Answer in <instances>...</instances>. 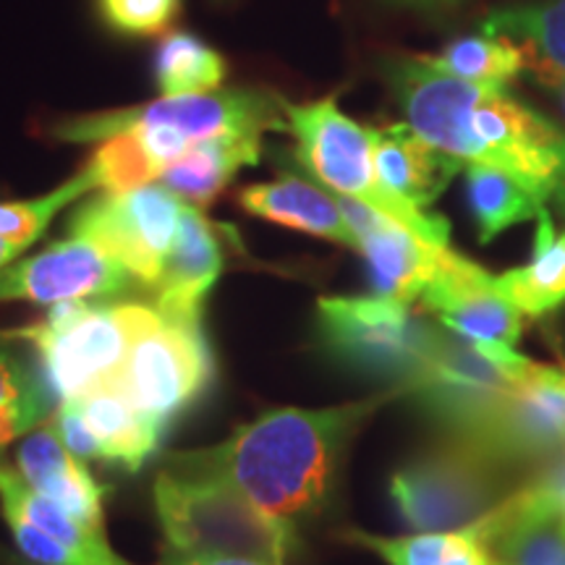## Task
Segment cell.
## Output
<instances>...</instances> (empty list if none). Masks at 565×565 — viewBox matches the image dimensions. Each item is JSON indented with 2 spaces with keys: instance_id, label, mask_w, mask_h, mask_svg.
I'll return each mask as SVG.
<instances>
[{
  "instance_id": "obj_1",
  "label": "cell",
  "mask_w": 565,
  "mask_h": 565,
  "mask_svg": "<svg viewBox=\"0 0 565 565\" xmlns=\"http://www.w3.org/2000/svg\"><path fill=\"white\" fill-rule=\"evenodd\" d=\"M406 387L330 408H273L212 448L168 458L166 466L223 479L249 503L294 526L320 511L353 435Z\"/></svg>"
},
{
  "instance_id": "obj_2",
  "label": "cell",
  "mask_w": 565,
  "mask_h": 565,
  "mask_svg": "<svg viewBox=\"0 0 565 565\" xmlns=\"http://www.w3.org/2000/svg\"><path fill=\"white\" fill-rule=\"evenodd\" d=\"M385 76L406 124L463 166L511 173L547 207L565 212V134L503 89L454 79L419 58H393Z\"/></svg>"
},
{
  "instance_id": "obj_3",
  "label": "cell",
  "mask_w": 565,
  "mask_h": 565,
  "mask_svg": "<svg viewBox=\"0 0 565 565\" xmlns=\"http://www.w3.org/2000/svg\"><path fill=\"white\" fill-rule=\"evenodd\" d=\"M166 547L194 555H242L286 565L291 524L273 519L223 479L166 469L154 482Z\"/></svg>"
},
{
  "instance_id": "obj_4",
  "label": "cell",
  "mask_w": 565,
  "mask_h": 565,
  "mask_svg": "<svg viewBox=\"0 0 565 565\" xmlns=\"http://www.w3.org/2000/svg\"><path fill=\"white\" fill-rule=\"evenodd\" d=\"M288 131L296 137V162L317 183L393 217L435 246H448L450 225L440 215L414 207L383 186L374 168L372 129H364L338 108L333 97L291 105L282 100Z\"/></svg>"
},
{
  "instance_id": "obj_5",
  "label": "cell",
  "mask_w": 565,
  "mask_h": 565,
  "mask_svg": "<svg viewBox=\"0 0 565 565\" xmlns=\"http://www.w3.org/2000/svg\"><path fill=\"white\" fill-rule=\"evenodd\" d=\"M158 320L160 312L152 303L66 301L51 307L42 322L13 335L32 345L51 391L68 401L108 385L134 341Z\"/></svg>"
},
{
  "instance_id": "obj_6",
  "label": "cell",
  "mask_w": 565,
  "mask_h": 565,
  "mask_svg": "<svg viewBox=\"0 0 565 565\" xmlns=\"http://www.w3.org/2000/svg\"><path fill=\"white\" fill-rule=\"evenodd\" d=\"M524 484L475 445L448 437L412 458L391 479L393 503L416 532H456L484 519Z\"/></svg>"
},
{
  "instance_id": "obj_7",
  "label": "cell",
  "mask_w": 565,
  "mask_h": 565,
  "mask_svg": "<svg viewBox=\"0 0 565 565\" xmlns=\"http://www.w3.org/2000/svg\"><path fill=\"white\" fill-rule=\"evenodd\" d=\"M317 322L324 349L351 372L406 387L422 377L440 330L385 296H322Z\"/></svg>"
},
{
  "instance_id": "obj_8",
  "label": "cell",
  "mask_w": 565,
  "mask_h": 565,
  "mask_svg": "<svg viewBox=\"0 0 565 565\" xmlns=\"http://www.w3.org/2000/svg\"><path fill=\"white\" fill-rule=\"evenodd\" d=\"M134 126H168L183 134L192 145L225 134L286 131L282 100L259 89H217L210 95L162 97L139 108L92 113L53 126V137L71 145L105 141Z\"/></svg>"
},
{
  "instance_id": "obj_9",
  "label": "cell",
  "mask_w": 565,
  "mask_h": 565,
  "mask_svg": "<svg viewBox=\"0 0 565 565\" xmlns=\"http://www.w3.org/2000/svg\"><path fill=\"white\" fill-rule=\"evenodd\" d=\"M186 202L162 183L105 192L71 215V236H82L116 257L139 286H158L171 257Z\"/></svg>"
},
{
  "instance_id": "obj_10",
  "label": "cell",
  "mask_w": 565,
  "mask_h": 565,
  "mask_svg": "<svg viewBox=\"0 0 565 565\" xmlns=\"http://www.w3.org/2000/svg\"><path fill=\"white\" fill-rule=\"evenodd\" d=\"M212 380V356L202 328L160 320L134 341L121 370L108 385L141 412L171 422L204 393Z\"/></svg>"
},
{
  "instance_id": "obj_11",
  "label": "cell",
  "mask_w": 565,
  "mask_h": 565,
  "mask_svg": "<svg viewBox=\"0 0 565 565\" xmlns=\"http://www.w3.org/2000/svg\"><path fill=\"white\" fill-rule=\"evenodd\" d=\"M461 443L475 445L526 482L534 469L565 454V372L529 366L492 419Z\"/></svg>"
},
{
  "instance_id": "obj_12",
  "label": "cell",
  "mask_w": 565,
  "mask_h": 565,
  "mask_svg": "<svg viewBox=\"0 0 565 565\" xmlns=\"http://www.w3.org/2000/svg\"><path fill=\"white\" fill-rule=\"evenodd\" d=\"M137 286V278L103 246L71 233L45 252L0 270V301H30L40 307L116 299Z\"/></svg>"
},
{
  "instance_id": "obj_13",
  "label": "cell",
  "mask_w": 565,
  "mask_h": 565,
  "mask_svg": "<svg viewBox=\"0 0 565 565\" xmlns=\"http://www.w3.org/2000/svg\"><path fill=\"white\" fill-rule=\"evenodd\" d=\"M55 427L82 461H105L137 471L158 450L166 419L141 412L113 385H100L76 398L61 401Z\"/></svg>"
},
{
  "instance_id": "obj_14",
  "label": "cell",
  "mask_w": 565,
  "mask_h": 565,
  "mask_svg": "<svg viewBox=\"0 0 565 565\" xmlns=\"http://www.w3.org/2000/svg\"><path fill=\"white\" fill-rule=\"evenodd\" d=\"M422 303L450 333L477 345L515 349L521 338V312L500 291L498 278L454 249L424 288Z\"/></svg>"
},
{
  "instance_id": "obj_15",
  "label": "cell",
  "mask_w": 565,
  "mask_h": 565,
  "mask_svg": "<svg viewBox=\"0 0 565 565\" xmlns=\"http://www.w3.org/2000/svg\"><path fill=\"white\" fill-rule=\"evenodd\" d=\"M345 223L351 225L359 242V252L370 265V280L374 296L414 303L422 299L424 288L433 282L440 270L450 246H435L408 231L383 212L353 202L349 196H338Z\"/></svg>"
},
{
  "instance_id": "obj_16",
  "label": "cell",
  "mask_w": 565,
  "mask_h": 565,
  "mask_svg": "<svg viewBox=\"0 0 565 565\" xmlns=\"http://www.w3.org/2000/svg\"><path fill=\"white\" fill-rule=\"evenodd\" d=\"M469 529L490 565H565V505L529 484Z\"/></svg>"
},
{
  "instance_id": "obj_17",
  "label": "cell",
  "mask_w": 565,
  "mask_h": 565,
  "mask_svg": "<svg viewBox=\"0 0 565 565\" xmlns=\"http://www.w3.org/2000/svg\"><path fill=\"white\" fill-rule=\"evenodd\" d=\"M223 249L202 210L186 204L173 252L158 286L152 288V307L166 320L202 328V303L221 278Z\"/></svg>"
},
{
  "instance_id": "obj_18",
  "label": "cell",
  "mask_w": 565,
  "mask_h": 565,
  "mask_svg": "<svg viewBox=\"0 0 565 565\" xmlns=\"http://www.w3.org/2000/svg\"><path fill=\"white\" fill-rule=\"evenodd\" d=\"M17 469L32 490L66 508L87 526L103 532V487L95 482L82 458L71 454L53 416L21 437Z\"/></svg>"
},
{
  "instance_id": "obj_19",
  "label": "cell",
  "mask_w": 565,
  "mask_h": 565,
  "mask_svg": "<svg viewBox=\"0 0 565 565\" xmlns=\"http://www.w3.org/2000/svg\"><path fill=\"white\" fill-rule=\"evenodd\" d=\"M238 204L254 217L359 249L338 194L328 192L309 173H282L275 181L252 183L238 194Z\"/></svg>"
},
{
  "instance_id": "obj_20",
  "label": "cell",
  "mask_w": 565,
  "mask_h": 565,
  "mask_svg": "<svg viewBox=\"0 0 565 565\" xmlns=\"http://www.w3.org/2000/svg\"><path fill=\"white\" fill-rule=\"evenodd\" d=\"M372 145L383 186L419 210L435 204L463 166L454 154L424 141L408 124L372 129Z\"/></svg>"
},
{
  "instance_id": "obj_21",
  "label": "cell",
  "mask_w": 565,
  "mask_h": 565,
  "mask_svg": "<svg viewBox=\"0 0 565 565\" xmlns=\"http://www.w3.org/2000/svg\"><path fill=\"white\" fill-rule=\"evenodd\" d=\"M263 160L259 134H225L189 147L160 175L162 186L183 202L202 210L228 186V181L246 166Z\"/></svg>"
},
{
  "instance_id": "obj_22",
  "label": "cell",
  "mask_w": 565,
  "mask_h": 565,
  "mask_svg": "<svg viewBox=\"0 0 565 565\" xmlns=\"http://www.w3.org/2000/svg\"><path fill=\"white\" fill-rule=\"evenodd\" d=\"M0 508L19 513L21 519H26L30 524L42 529V532L61 540L63 545L89 555L97 565H131L121 555L113 553L103 532L87 526L76 515H71L66 508H61L53 500H47L45 494L32 490L26 479L19 475V469H13L6 461L3 454H0Z\"/></svg>"
},
{
  "instance_id": "obj_23",
  "label": "cell",
  "mask_w": 565,
  "mask_h": 565,
  "mask_svg": "<svg viewBox=\"0 0 565 565\" xmlns=\"http://www.w3.org/2000/svg\"><path fill=\"white\" fill-rule=\"evenodd\" d=\"M17 338H0V450L45 424L53 412V391L42 366L13 345Z\"/></svg>"
},
{
  "instance_id": "obj_24",
  "label": "cell",
  "mask_w": 565,
  "mask_h": 565,
  "mask_svg": "<svg viewBox=\"0 0 565 565\" xmlns=\"http://www.w3.org/2000/svg\"><path fill=\"white\" fill-rule=\"evenodd\" d=\"M529 265L498 275V286L521 315L542 317L565 303V233L557 236L547 207L536 215Z\"/></svg>"
},
{
  "instance_id": "obj_25",
  "label": "cell",
  "mask_w": 565,
  "mask_h": 565,
  "mask_svg": "<svg viewBox=\"0 0 565 565\" xmlns=\"http://www.w3.org/2000/svg\"><path fill=\"white\" fill-rule=\"evenodd\" d=\"M484 32L519 40L526 63L545 79L565 82V0L498 9L484 19Z\"/></svg>"
},
{
  "instance_id": "obj_26",
  "label": "cell",
  "mask_w": 565,
  "mask_h": 565,
  "mask_svg": "<svg viewBox=\"0 0 565 565\" xmlns=\"http://www.w3.org/2000/svg\"><path fill=\"white\" fill-rule=\"evenodd\" d=\"M466 194H469V207L475 212L482 244H490L511 225L532 221L545 210V204L536 200L524 183L484 162L466 166Z\"/></svg>"
},
{
  "instance_id": "obj_27",
  "label": "cell",
  "mask_w": 565,
  "mask_h": 565,
  "mask_svg": "<svg viewBox=\"0 0 565 565\" xmlns=\"http://www.w3.org/2000/svg\"><path fill=\"white\" fill-rule=\"evenodd\" d=\"M424 61L443 74L454 76V79L492 89H503L526 66V55L521 45L500 38V34L461 38L443 47L437 55H424Z\"/></svg>"
},
{
  "instance_id": "obj_28",
  "label": "cell",
  "mask_w": 565,
  "mask_h": 565,
  "mask_svg": "<svg viewBox=\"0 0 565 565\" xmlns=\"http://www.w3.org/2000/svg\"><path fill=\"white\" fill-rule=\"evenodd\" d=\"M225 61L189 32L168 34L154 53V82L162 97L210 95L225 82Z\"/></svg>"
},
{
  "instance_id": "obj_29",
  "label": "cell",
  "mask_w": 565,
  "mask_h": 565,
  "mask_svg": "<svg viewBox=\"0 0 565 565\" xmlns=\"http://www.w3.org/2000/svg\"><path fill=\"white\" fill-rule=\"evenodd\" d=\"M387 565H490V555L469 526L456 532H419L412 536H374L351 532Z\"/></svg>"
},
{
  "instance_id": "obj_30",
  "label": "cell",
  "mask_w": 565,
  "mask_h": 565,
  "mask_svg": "<svg viewBox=\"0 0 565 565\" xmlns=\"http://www.w3.org/2000/svg\"><path fill=\"white\" fill-rule=\"evenodd\" d=\"M84 168L95 175L97 189H105L110 194L158 183L162 175V166L147 150L145 139L139 137L137 129H126L116 137L100 141V147Z\"/></svg>"
},
{
  "instance_id": "obj_31",
  "label": "cell",
  "mask_w": 565,
  "mask_h": 565,
  "mask_svg": "<svg viewBox=\"0 0 565 565\" xmlns=\"http://www.w3.org/2000/svg\"><path fill=\"white\" fill-rule=\"evenodd\" d=\"M89 189H97L95 175L87 168L82 173L71 175L66 183L55 186L53 192L34 196V200L0 202V236L9 242L19 254L38 242L47 225L63 207L79 200Z\"/></svg>"
},
{
  "instance_id": "obj_32",
  "label": "cell",
  "mask_w": 565,
  "mask_h": 565,
  "mask_svg": "<svg viewBox=\"0 0 565 565\" xmlns=\"http://www.w3.org/2000/svg\"><path fill=\"white\" fill-rule=\"evenodd\" d=\"M105 24L126 38H158L173 24L181 0H97Z\"/></svg>"
},
{
  "instance_id": "obj_33",
  "label": "cell",
  "mask_w": 565,
  "mask_h": 565,
  "mask_svg": "<svg viewBox=\"0 0 565 565\" xmlns=\"http://www.w3.org/2000/svg\"><path fill=\"white\" fill-rule=\"evenodd\" d=\"M3 519L11 529L13 540H17V547L34 565H97L89 555L63 545L61 540L42 532V529L30 524L26 519H21L19 513L3 511Z\"/></svg>"
},
{
  "instance_id": "obj_34",
  "label": "cell",
  "mask_w": 565,
  "mask_h": 565,
  "mask_svg": "<svg viewBox=\"0 0 565 565\" xmlns=\"http://www.w3.org/2000/svg\"><path fill=\"white\" fill-rule=\"evenodd\" d=\"M160 565H275L257 561V557H242V555H194V553H179V550L166 547L162 550Z\"/></svg>"
},
{
  "instance_id": "obj_35",
  "label": "cell",
  "mask_w": 565,
  "mask_h": 565,
  "mask_svg": "<svg viewBox=\"0 0 565 565\" xmlns=\"http://www.w3.org/2000/svg\"><path fill=\"white\" fill-rule=\"evenodd\" d=\"M17 257H19V252L13 249V246L6 242L3 236H0V270H6V267H9Z\"/></svg>"
},
{
  "instance_id": "obj_36",
  "label": "cell",
  "mask_w": 565,
  "mask_h": 565,
  "mask_svg": "<svg viewBox=\"0 0 565 565\" xmlns=\"http://www.w3.org/2000/svg\"><path fill=\"white\" fill-rule=\"evenodd\" d=\"M13 565H34V563H30V561H26V563H13Z\"/></svg>"
}]
</instances>
